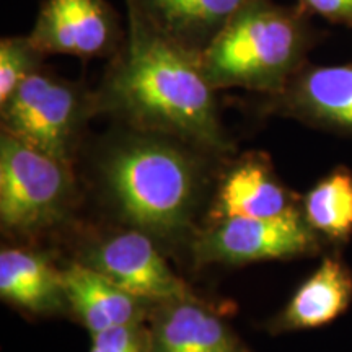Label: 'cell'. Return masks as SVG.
Returning <instances> with one entry per match:
<instances>
[{
    "label": "cell",
    "instance_id": "obj_2",
    "mask_svg": "<svg viewBox=\"0 0 352 352\" xmlns=\"http://www.w3.org/2000/svg\"><path fill=\"white\" fill-rule=\"evenodd\" d=\"M199 147L160 132L122 126L107 142L101 171L122 219L153 240L188 232L201 192Z\"/></svg>",
    "mask_w": 352,
    "mask_h": 352
},
{
    "label": "cell",
    "instance_id": "obj_14",
    "mask_svg": "<svg viewBox=\"0 0 352 352\" xmlns=\"http://www.w3.org/2000/svg\"><path fill=\"white\" fill-rule=\"evenodd\" d=\"M0 296L32 315H54L69 307L63 271L26 248L0 252Z\"/></svg>",
    "mask_w": 352,
    "mask_h": 352
},
{
    "label": "cell",
    "instance_id": "obj_4",
    "mask_svg": "<svg viewBox=\"0 0 352 352\" xmlns=\"http://www.w3.org/2000/svg\"><path fill=\"white\" fill-rule=\"evenodd\" d=\"M94 116V91L46 67L33 74L0 104L3 132L69 165L85 124Z\"/></svg>",
    "mask_w": 352,
    "mask_h": 352
},
{
    "label": "cell",
    "instance_id": "obj_6",
    "mask_svg": "<svg viewBox=\"0 0 352 352\" xmlns=\"http://www.w3.org/2000/svg\"><path fill=\"white\" fill-rule=\"evenodd\" d=\"M320 248L321 239L297 209L272 219L215 220L192 241V256L197 264H248L311 256Z\"/></svg>",
    "mask_w": 352,
    "mask_h": 352
},
{
    "label": "cell",
    "instance_id": "obj_19",
    "mask_svg": "<svg viewBox=\"0 0 352 352\" xmlns=\"http://www.w3.org/2000/svg\"><path fill=\"white\" fill-rule=\"evenodd\" d=\"M298 7L308 15L314 13L331 23L352 28V0H298Z\"/></svg>",
    "mask_w": 352,
    "mask_h": 352
},
{
    "label": "cell",
    "instance_id": "obj_7",
    "mask_svg": "<svg viewBox=\"0 0 352 352\" xmlns=\"http://www.w3.org/2000/svg\"><path fill=\"white\" fill-rule=\"evenodd\" d=\"M28 36L46 56L111 59L124 41L126 26L108 0H43Z\"/></svg>",
    "mask_w": 352,
    "mask_h": 352
},
{
    "label": "cell",
    "instance_id": "obj_13",
    "mask_svg": "<svg viewBox=\"0 0 352 352\" xmlns=\"http://www.w3.org/2000/svg\"><path fill=\"white\" fill-rule=\"evenodd\" d=\"M352 302V271L340 256H324L272 320V333L315 329L331 323Z\"/></svg>",
    "mask_w": 352,
    "mask_h": 352
},
{
    "label": "cell",
    "instance_id": "obj_5",
    "mask_svg": "<svg viewBox=\"0 0 352 352\" xmlns=\"http://www.w3.org/2000/svg\"><path fill=\"white\" fill-rule=\"evenodd\" d=\"M70 165L2 131L0 222L8 232L34 233L59 222L72 201Z\"/></svg>",
    "mask_w": 352,
    "mask_h": 352
},
{
    "label": "cell",
    "instance_id": "obj_16",
    "mask_svg": "<svg viewBox=\"0 0 352 352\" xmlns=\"http://www.w3.org/2000/svg\"><path fill=\"white\" fill-rule=\"evenodd\" d=\"M302 214L321 240L347 243L352 236V171L340 166L320 179L302 199Z\"/></svg>",
    "mask_w": 352,
    "mask_h": 352
},
{
    "label": "cell",
    "instance_id": "obj_12",
    "mask_svg": "<svg viewBox=\"0 0 352 352\" xmlns=\"http://www.w3.org/2000/svg\"><path fill=\"white\" fill-rule=\"evenodd\" d=\"M69 308L90 334L109 328L142 324L155 303L126 292L85 263H74L63 270Z\"/></svg>",
    "mask_w": 352,
    "mask_h": 352
},
{
    "label": "cell",
    "instance_id": "obj_10",
    "mask_svg": "<svg viewBox=\"0 0 352 352\" xmlns=\"http://www.w3.org/2000/svg\"><path fill=\"white\" fill-rule=\"evenodd\" d=\"M302 209V199L280 183L270 157L250 152L233 164L214 197L210 217L272 219Z\"/></svg>",
    "mask_w": 352,
    "mask_h": 352
},
{
    "label": "cell",
    "instance_id": "obj_9",
    "mask_svg": "<svg viewBox=\"0 0 352 352\" xmlns=\"http://www.w3.org/2000/svg\"><path fill=\"white\" fill-rule=\"evenodd\" d=\"M266 108L318 129L352 135V64H305Z\"/></svg>",
    "mask_w": 352,
    "mask_h": 352
},
{
    "label": "cell",
    "instance_id": "obj_3",
    "mask_svg": "<svg viewBox=\"0 0 352 352\" xmlns=\"http://www.w3.org/2000/svg\"><path fill=\"white\" fill-rule=\"evenodd\" d=\"M320 34L300 7L246 0L201 54L215 90L243 88L272 96L307 64Z\"/></svg>",
    "mask_w": 352,
    "mask_h": 352
},
{
    "label": "cell",
    "instance_id": "obj_17",
    "mask_svg": "<svg viewBox=\"0 0 352 352\" xmlns=\"http://www.w3.org/2000/svg\"><path fill=\"white\" fill-rule=\"evenodd\" d=\"M44 57L46 54L34 46L28 34L0 39V104L44 67Z\"/></svg>",
    "mask_w": 352,
    "mask_h": 352
},
{
    "label": "cell",
    "instance_id": "obj_18",
    "mask_svg": "<svg viewBox=\"0 0 352 352\" xmlns=\"http://www.w3.org/2000/svg\"><path fill=\"white\" fill-rule=\"evenodd\" d=\"M151 333L142 324L109 328L91 334L90 352H148Z\"/></svg>",
    "mask_w": 352,
    "mask_h": 352
},
{
    "label": "cell",
    "instance_id": "obj_15",
    "mask_svg": "<svg viewBox=\"0 0 352 352\" xmlns=\"http://www.w3.org/2000/svg\"><path fill=\"white\" fill-rule=\"evenodd\" d=\"M153 25L186 50L202 54L246 0H132Z\"/></svg>",
    "mask_w": 352,
    "mask_h": 352
},
{
    "label": "cell",
    "instance_id": "obj_8",
    "mask_svg": "<svg viewBox=\"0 0 352 352\" xmlns=\"http://www.w3.org/2000/svg\"><path fill=\"white\" fill-rule=\"evenodd\" d=\"M126 292L151 303L192 297L189 285L171 271L155 240L138 228L113 233L88 250L83 258Z\"/></svg>",
    "mask_w": 352,
    "mask_h": 352
},
{
    "label": "cell",
    "instance_id": "obj_11",
    "mask_svg": "<svg viewBox=\"0 0 352 352\" xmlns=\"http://www.w3.org/2000/svg\"><path fill=\"white\" fill-rule=\"evenodd\" d=\"M148 352H248L233 329L196 296L157 303Z\"/></svg>",
    "mask_w": 352,
    "mask_h": 352
},
{
    "label": "cell",
    "instance_id": "obj_1",
    "mask_svg": "<svg viewBox=\"0 0 352 352\" xmlns=\"http://www.w3.org/2000/svg\"><path fill=\"white\" fill-rule=\"evenodd\" d=\"M124 2L126 36L94 91L96 114L173 135L209 153L232 151L201 54L162 33L132 0Z\"/></svg>",
    "mask_w": 352,
    "mask_h": 352
}]
</instances>
